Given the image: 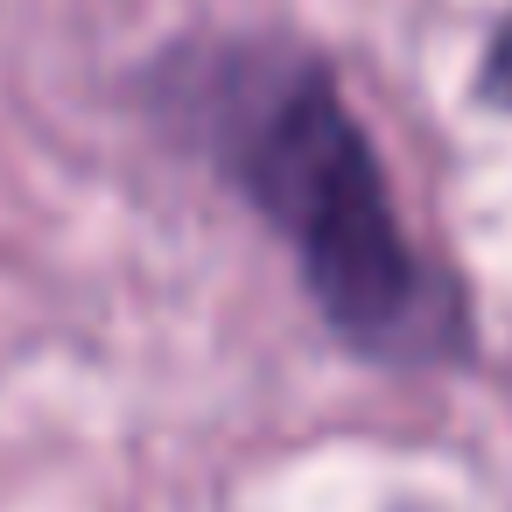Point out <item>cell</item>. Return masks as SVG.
<instances>
[{"instance_id": "2", "label": "cell", "mask_w": 512, "mask_h": 512, "mask_svg": "<svg viewBox=\"0 0 512 512\" xmlns=\"http://www.w3.org/2000/svg\"><path fill=\"white\" fill-rule=\"evenodd\" d=\"M477 99H484V106H498V113H512V15H505V22L491 29V43H484Z\"/></svg>"}, {"instance_id": "1", "label": "cell", "mask_w": 512, "mask_h": 512, "mask_svg": "<svg viewBox=\"0 0 512 512\" xmlns=\"http://www.w3.org/2000/svg\"><path fill=\"white\" fill-rule=\"evenodd\" d=\"M141 106L295 253L316 316L358 358L393 372L470 358L463 281L400 232L386 169L316 50L176 43L141 78Z\"/></svg>"}]
</instances>
